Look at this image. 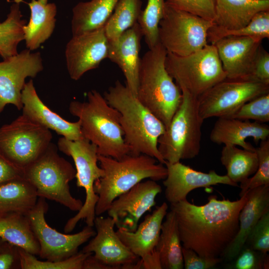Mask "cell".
Listing matches in <instances>:
<instances>
[{"instance_id":"1","label":"cell","mask_w":269,"mask_h":269,"mask_svg":"<svg viewBox=\"0 0 269 269\" xmlns=\"http://www.w3.org/2000/svg\"><path fill=\"white\" fill-rule=\"evenodd\" d=\"M247 199L246 193L233 201L213 195L203 205L187 199L171 204L182 247L203 257L223 256L238 232L239 214Z\"/></svg>"},{"instance_id":"2","label":"cell","mask_w":269,"mask_h":269,"mask_svg":"<svg viewBox=\"0 0 269 269\" xmlns=\"http://www.w3.org/2000/svg\"><path fill=\"white\" fill-rule=\"evenodd\" d=\"M104 97L120 114L124 139L130 154H145L165 164L158 149V139L165 130L162 122L119 80L109 87Z\"/></svg>"},{"instance_id":"3","label":"cell","mask_w":269,"mask_h":269,"mask_svg":"<svg viewBox=\"0 0 269 269\" xmlns=\"http://www.w3.org/2000/svg\"><path fill=\"white\" fill-rule=\"evenodd\" d=\"M98 160L104 173L94 184V192L98 197L96 216L106 212L116 198L143 180L156 181L167 176L166 166L145 154L130 153L119 159L98 154Z\"/></svg>"},{"instance_id":"4","label":"cell","mask_w":269,"mask_h":269,"mask_svg":"<svg viewBox=\"0 0 269 269\" xmlns=\"http://www.w3.org/2000/svg\"><path fill=\"white\" fill-rule=\"evenodd\" d=\"M87 100L70 102L69 111L80 122L84 137L96 145L98 154L119 159L130 153L125 142L120 114L96 90L89 91Z\"/></svg>"},{"instance_id":"5","label":"cell","mask_w":269,"mask_h":269,"mask_svg":"<svg viewBox=\"0 0 269 269\" xmlns=\"http://www.w3.org/2000/svg\"><path fill=\"white\" fill-rule=\"evenodd\" d=\"M167 51L159 42L140 58L136 97L165 128L182 101V92L167 72Z\"/></svg>"},{"instance_id":"6","label":"cell","mask_w":269,"mask_h":269,"mask_svg":"<svg viewBox=\"0 0 269 269\" xmlns=\"http://www.w3.org/2000/svg\"><path fill=\"white\" fill-rule=\"evenodd\" d=\"M73 165L50 143L43 152L23 169V177L35 188L38 197L57 202L78 212L83 203L71 193L69 182L76 176Z\"/></svg>"},{"instance_id":"7","label":"cell","mask_w":269,"mask_h":269,"mask_svg":"<svg viewBox=\"0 0 269 269\" xmlns=\"http://www.w3.org/2000/svg\"><path fill=\"white\" fill-rule=\"evenodd\" d=\"M181 102L158 139V149L165 162L175 163L190 159L200 151L202 125L198 97L185 90H181Z\"/></svg>"},{"instance_id":"8","label":"cell","mask_w":269,"mask_h":269,"mask_svg":"<svg viewBox=\"0 0 269 269\" xmlns=\"http://www.w3.org/2000/svg\"><path fill=\"white\" fill-rule=\"evenodd\" d=\"M166 69L180 90L198 97L226 78L215 46L207 44L185 56L167 52Z\"/></svg>"},{"instance_id":"9","label":"cell","mask_w":269,"mask_h":269,"mask_svg":"<svg viewBox=\"0 0 269 269\" xmlns=\"http://www.w3.org/2000/svg\"><path fill=\"white\" fill-rule=\"evenodd\" d=\"M57 148L72 158L76 169V185L83 188L86 198L81 209L65 224V233L72 231L78 223L84 220L87 226L94 227L96 217L95 206L98 197L94 191L95 182L104 175V171L98 165V149L96 145L86 138L72 140L64 137L57 142Z\"/></svg>"},{"instance_id":"10","label":"cell","mask_w":269,"mask_h":269,"mask_svg":"<svg viewBox=\"0 0 269 269\" xmlns=\"http://www.w3.org/2000/svg\"><path fill=\"white\" fill-rule=\"evenodd\" d=\"M214 23L166 2L159 24V42L167 52L185 56L208 44V32Z\"/></svg>"},{"instance_id":"11","label":"cell","mask_w":269,"mask_h":269,"mask_svg":"<svg viewBox=\"0 0 269 269\" xmlns=\"http://www.w3.org/2000/svg\"><path fill=\"white\" fill-rule=\"evenodd\" d=\"M52 137L50 130L22 114L0 128V153L23 169L43 152Z\"/></svg>"},{"instance_id":"12","label":"cell","mask_w":269,"mask_h":269,"mask_svg":"<svg viewBox=\"0 0 269 269\" xmlns=\"http://www.w3.org/2000/svg\"><path fill=\"white\" fill-rule=\"evenodd\" d=\"M269 93V84L252 79L226 78L198 97L199 112L204 120L230 117L243 104Z\"/></svg>"},{"instance_id":"13","label":"cell","mask_w":269,"mask_h":269,"mask_svg":"<svg viewBox=\"0 0 269 269\" xmlns=\"http://www.w3.org/2000/svg\"><path fill=\"white\" fill-rule=\"evenodd\" d=\"M48 209L45 199L38 197L35 206L27 214L39 245L38 256L40 258L51 262L67 259L77 253L79 247L96 235L93 227L87 225L74 234H63L57 231L46 221L45 215Z\"/></svg>"},{"instance_id":"14","label":"cell","mask_w":269,"mask_h":269,"mask_svg":"<svg viewBox=\"0 0 269 269\" xmlns=\"http://www.w3.org/2000/svg\"><path fill=\"white\" fill-rule=\"evenodd\" d=\"M0 62V114L8 104L22 108L21 92L27 77L34 78L43 69L40 52L24 49Z\"/></svg>"},{"instance_id":"15","label":"cell","mask_w":269,"mask_h":269,"mask_svg":"<svg viewBox=\"0 0 269 269\" xmlns=\"http://www.w3.org/2000/svg\"><path fill=\"white\" fill-rule=\"evenodd\" d=\"M109 45L104 26L73 36L67 43L65 51L70 78L78 80L87 72L98 68L108 57Z\"/></svg>"},{"instance_id":"16","label":"cell","mask_w":269,"mask_h":269,"mask_svg":"<svg viewBox=\"0 0 269 269\" xmlns=\"http://www.w3.org/2000/svg\"><path fill=\"white\" fill-rule=\"evenodd\" d=\"M161 191L156 181H142L112 202L107 211L108 216L113 219L118 228L134 231L142 215L155 205L156 197Z\"/></svg>"},{"instance_id":"17","label":"cell","mask_w":269,"mask_h":269,"mask_svg":"<svg viewBox=\"0 0 269 269\" xmlns=\"http://www.w3.org/2000/svg\"><path fill=\"white\" fill-rule=\"evenodd\" d=\"M113 218L96 216L94 226L96 235L81 251L92 253L97 259L112 269H130L139 258L134 255L122 242L114 230Z\"/></svg>"},{"instance_id":"18","label":"cell","mask_w":269,"mask_h":269,"mask_svg":"<svg viewBox=\"0 0 269 269\" xmlns=\"http://www.w3.org/2000/svg\"><path fill=\"white\" fill-rule=\"evenodd\" d=\"M167 176L163 180L165 197L170 204L187 199V195L193 190L209 187L219 184L238 186L227 175H221L215 170L204 173L196 170L180 161L165 162Z\"/></svg>"},{"instance_id":"19","label":"cell","mask_w":269,"mask_h":269,"mask_svg":"<svg viewBox=\"0 0 269 269\" xmlns=\"http://www.w3.org/2000/svg\"><path fill=\"white\" fill-rule=\"evenodd\" d=\"M262 41L249 37L227 36L212 43L217 49L226 78L251 79L253 62Z\"/></svg>"},{"instance_id":"20","label":"cell","mask_w":269,"mask_h":269,"mask_svg":"<svg viewBox=\"0 0 269 269\" xmlns=\"http://www.w3.org/2000/svg\"><path fill=\"white\" fill-rule=\"evenodd\" d=\"M22 114L31 121L72 140L84 137L79 120L69 122L52 111L39 97L33 80L25 83L21 92Z\"/></svg>"},{"instance_id":"21","label":"cell","mask_w":269,"mask_h":269,"mask_svg":"<svg viewBox=\"0 0 269 269\" xmlns=\"http://www.w3.org/2000/svg\"><path fill=\"white\" fill-rule=\"evenodd\" d=\"M142 34L137 22L114 41L109 42L108 57L116 64L125 77V85L136 96Z\"/></svg>"},{"instance_id":"22","label":"cell","mask_w":269,"mask_h":269,"mask_svg":"<svg viewBox=\"0 0 269 269\" xmlns=\"http://www.w3.org/2000/svg\"><path fill=\"white\" fill-rule=\"evenodd\" d=\"M249 137H252L257 144L269 138V126L250 120L218 118L210 134V139L214 143L238 145L247 150L255 151L256 147L246 140Z\"/></svg>"},{"instance_id":"23","label":"cell","mask_w":269,"mask_h":269,"mask_svg":"<svg viewBox=\"0 0 269 269\" xmlns=\"http://www.w3.org/2000/svg\"><path fill=\"white\" fill-rule=\"evenodd\" d=\"M167 209V203L163 202L145 216L135 231L120 228L116 231L125 245L139 259H143L155 251Z\"/></svg>"},{"instance_id":"24","label":"cell","mask_w":269,"mask_h":269,"mask_svg":"<svg viewBox=\"0 0 269 269\" xmlns=\"http://www.w3.org/2000/svg\"><path fill=\"white\" fill-rule=\"evenodd\" d=\"M246 193L248 199L239 214L238 232L223 255L229 261L236 258L253 228L264 213L269 210V186H259Z\"/></svg>"},{"instance_id":"25","label":"cell","mask_w":269,"mask_h":269,"mask_svg":"<svg viewBox=\"0 0 269 269\" xmlns=\"http://www.w3.org/2000/svg\"><path fill=\"white\" fill-rule=\"evenodd\" d=\"M265 10H269V0H215L211 28L236 30L247 25L257 13Z\"/></svg>"},{"instance_id":"26","label":"cell","mask_w":269,"mask_h":269,"mask_svg":"<svg viewBox=\"0 0 269 269\" xmlns=\"http://www.w3.org/2000/svg\"><path fill=\"white\" fill-rule=\"evenodd\" d=\"M30 9V17L23 26L26 48L33 51L38 48L54 31L57 7L54 3H43L36 0L26 2Z\"/></svg>"},{"instance_id":"27","label":"cell","mask_w":269,"mask_h":269,"mask_svg":"<svg viewBox=\"0 0 269 269\" xmlns=\"http://www.w3.org/2000/svg\"><path fill=\"white\" fill-rule=\"evenodd\" d=\"M119 0H91L78 3L72 9V35L104 26Z\"/></svg>"},{"instance_id":"28","label":"cell","mask_w":269,"mask_h":269,"mask_svg":"<svg viewBox=\"0 0 269 269\" xmlns=\"http://www.w3.org/2000/svg\"><path fill=\"white\" fill-rule=\"evenodd\" d=\"M35 188L23 178L0 185V218L27 214L38 200Z\"/></svg>"},{"instance_id":"29","label":"cell","mask_w":269,"mask_h":269,"mask_svg":"<svg viewBox=\"0 0 269 269\" xmlns=\"http://www.w3.org/2000/svg\"><path fill=\"white\" fill-rule=\"evenodd\" d=\"M162 223L155 250L158 253L162 269L184 268L182 244L174 213L167 212Z\"/></svg>"},{"instance_id":"30","label":"cell","mask_w":269,"mask_h":269,"mask_svg":"<svg viewBox=\"0 0 269 269\" xmlns=\"http://www.w3.org/2000/svg\"><path fill=\"white\" fill-rule=\"evenodd\" d=\"M0 238L36 256L40 247L27 214H14L0 218Z\"/></svg>"},{"instance_id":"31","label":"cell","mask_w":269,"mask_h":269,"mask_svg":"<svg viewBox=\"0 0 269 269\" xmlns=\"http://www.w3.org/2000/svg\"><path fill=\"white\" fill-rule=\"evenodd\" d=\"M221 161L227 170V175L234 183H241L254 174L258 166L256 150L241 149L235 145H224Z\"/></svg>"},{"instance_id":"32","label":"cell","mask_w":269,"mask_h":269,"mask_svg":"<svg viewBox=\"0 0 269 269\" xmlns=\"http://www.w3.org/2000/svg\"><path fill=\"white\" fill-rule=\"evenodd\" d=\"M6 18L0 22V56L3 59L16 54L18 44L24 40L23 26L20 2L13 0Z\"/></svg>"},{"instance_id":"33","label":"cell","mask_w":269,"mask_h":269,"mask_svg":"<svg viewBox=\"0 0 269 269\" xmlns=\"http://www.w3.org/2000/svg\"><path fill=\"white\" fill-rule=\"evenodd\" d=\"M141 4V0H119L104 25L109 41L117 40L123 33L137 22Z\"/></svg>"},{"instance_id":"34","label":"cell","mask_w":269,"mask_h":269,"mask_svg":"<svg viewBox=\"0 0 269 269\" xmlns=\"http://www.w3.org/2000/svg\"><path fill=\"white\" fill-rule=\"evenodd\" d=\"M227 36L249 37L262 41L269 38V10L257 13L245 26L236 30H220L210 28L208 40L211 44Z\"/></svg>"},{"instance_id":"35","label":"cell","mask_w":269,"mask_h":269,"mask_svg":"<svg viewBox=\"0 0 269 269\" xmlns=\"http://www.w3.org/2000/svg\"><path fill=\"white\" fill-rule=\"evenodd\" d=\"M165 3V0H147L138 18L137 22L149 49L159 42V24L163 17Z\"/></svg>"},{"instance_id":"36","label":"cell","mask_w":269,"mask_h":269,"mask_svg":"<svg viewBox=\"0 0 269 269\" xmlns=\"http://www.w3.org/2000/svg\"><path fill=\"white\" fill-rule=\"evenodd\" d=\"M17 249L19 267L21 269H83L85 259L92 254L81 251L64 260L42 261L22 248L17 247Z\"/></svg>"},{"instance_id":"37","label":"cell","mask_w":269,"mask_h":269,"mask_svg":"<svg viewBox=\"0 0 269 269\" xmlns=\"http://www.w3.org/2000/svg\"><path fill=\"white\" fill-rule=\"evenodd\" d=\"M256 151L258 157V168L253 176L240 183V197L259 186H269V138L260 141Z\"/></svg>"},{"instance_id":"38","label":"cell","mask_w":269,"mask_h":269,"mask_svg":"<svg viewBox=\"0 0 269 269\" xmlns=\"http://www.w3.org/2000/svg\"><path fill=\"white\" fill-rule=\"evenodd\" d=\"M230 118L253 120L266 123L269 122V93H266L243 104Z\"/></svg>"},{"instance_id":"39","label":"cell","mask_w":269,"mask_h":269,"mask_svg":"<svg viewBox=\"0 0 269 269\" xmlns=\"http://www.w3.org/2000/svg\"><path fill=\"white\" fill-rule=\"evenodd\" d=\"M165 2L174 7L213 22L215 0H166Z\"/></svg>"},{"instance_id":"40","label":"cell","mask_w":269,"mask_h":269,"mask_svg":"<svg viewBox=\"0 0 269 269\" xmlns=\"http://www.w3.org/2000/svg\"><path fill=\"white\" fill-rule=\"evenodd\" d=\"M247 242L256 251L263 254L269 252V210L264 213L253 228Z\"/></svg>"},{"instance_id":"41","label":"cell","mask_w":269,"mask_h":269,"mask_svg":"<svg viewBox=\"0 0 269 269\" xmlns=\"http://www.w3.org/2000/svg\"><path fill=\"white\" fill-rule=\"evenodd\" d=\"M236 258L231 269H269L268 255L256 251L252 248L242 249Z\"/></svg>"},{"instance_id":"42","label":"cell","mask_w":269,"mask_h":269,"mask_svg":"<svg viewBox=\"0 0 269 269\" xmlns=\"http://www.w3.org/2000/svg\"><path fill=\"white\" fill-rule=\"evenodd\" d=\"M184 268L185 269H209L221 262L220 258H206L198 255L193 250L182 247Z\"/></svg>"},{"instance_id":"43","label":"cell","mask_w":269,"mask_h":269,"mask_svg":"<svg viewBox=\"0 0 269 269\" xmlns=\"http://www.w3.org/2000/svg\"><path fill=\"white\" fill-rule=\"evenodd\" d=\"M250 79L269 84V53L262 46L254 60Z\"/></svg>"},{"instance_id":"44","label":"cell","mask_w":269,"mask_h":269,"mask_svg":"<svg viewBox=\"0 0 269 269\" xmlns=\"http://www.w3.org/2000/svg\"><path fill=\"white\" fill-rule=\"evenodd\" d=\"M23 177V169L16 166L0 153V185Z\"/></svg>"},{"instance_id":"45","label":"cell","mask_w":269,"mask_h":269,"mask_svg":"<svg viewBox=\"0 0 269 269\" xmlns=\"http://www.w3.org/2000/svg\"><path fill=\"white\" fill-rule=\"evenodd\" d=\"M0 252V269H10L16 258H19L18 249L14 252Z\"/></svg>"},{"instance_id":"46","label":"cell","mask_w":269,"mask_h":269,"mask_svg":"<svg viewBox=\"0 0 269 269\" xmlns=\"http://www.w3.org/2000/svg\"><path fill=\"white\" fill-rule=\"evenodd\" d=\"M83 269H112L110 266L105 264L96 259L93 254L89 255L85 259Z\"/></svg>"},{"instance_id":"47","label":"cell","mask_w":269,"mask_h":269,"mask_svg":"<svg viewBox=\"0 0 269 269\" xmlns=\"http://www.w3.org/2000/svg\"><path fill=\"white\" fill-rule=\"evenodd\" d=\"M38 1H39L40 2H42V3H47V0H37Z\"/></svg>"},{"instance_id":"48","label":"cell","mask_w":269,"mask_h":269,"mask_svg":"<svg viewBox=\"0 0 269 269\" xmlns=\"http://www.w3.org/2000/svg\"><path fill=\"white\" fill-rule=\"evenodd\" d=\"M2 249V246H1V244L0 243V252L1 251V250Z\"/></svg>"}]
</instances>
